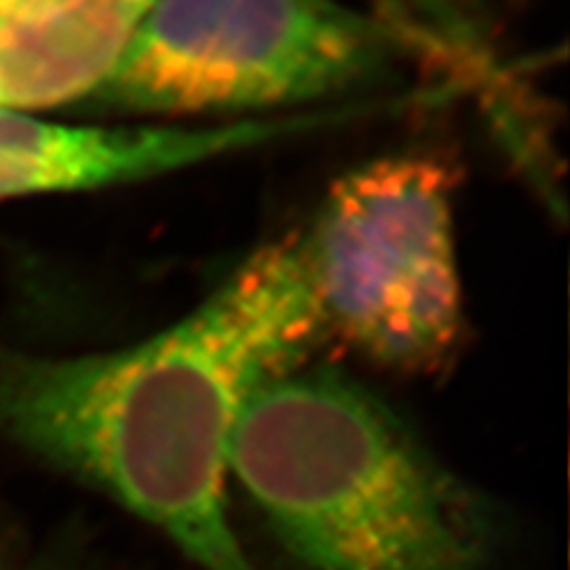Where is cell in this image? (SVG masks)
Segmentation results:
<instances>
[{
  "label": "cell",
  "instance_id": "7a4b0ae2",
  "mask_svg": "<svg viewBox=\"0 0 570 570\" xmlns=\"http://www.w3.org/2000/svg\"><path fill=\"white\" fill-rule=\"evenodd\" d=\"M230 478L299 570H485L490 511L368 390L291 368L247 402Z\"/></svg>",
  "mask_w": 570,
  "mask_h": 570
},
{
  "label": "cell",
  "instance_id": "3957f363",
  "mask_svg": "<svg viewBox=\"0 0 570 570\" xmlns=\"http://www.w3.org/2000/svg\"><path fill=\"white\" fill-rule=\"evenodd\" d=\"M397 56L395 29L341 0H155L98 100L165 117L312 110Z\"/></svg>",
  "mask_w": 570,
  "mask_h": 570
},
{
  "label": "cell",
  "instance_id": "6da1fadb",
  "mask_svg": "<svg viewBox=\"0 0 570 570\" xmlns=\"http://www.w3.org/2000/svg\"><path fill=\"white\" fill-rule=\"evenodd\" d=\"M307 341L276 281L234 272L131 347L0 352V438L107 494L200 570H257L228 519L230 444L247 402Z\"/></svg>",
  "mask_w": 570,
  "mask_h": 570
},
{
  "label": "cell",
  "instance_id": "ba28073f",
  "mask_svg": "<svg viewBox=\"0 0 570 570\" xmlns=\"http://www.w3.org/2000/svg\"><path fill=\"white\" fill-rule=\"evenodd\" d=\"M0 570H67L58 559L33 551L0 525Z\"/></svg>",
  "mask_w": 570,
  "mask_h": 570
},
{
  "label": "cell",
  "instance_id": "5b68a950",
  "mask_svg": "<svg viewBox=\"0 0 570 570\" xmlns=\"http://www.w3.org/2000/svg\"><path fill=\"white\" fill-rule=\"evenodd\" d=\"M293 136L285 117L214 127H69L0 107V198L94 190L188 169Z\"/></svg>",
  "mask_w": 570,
  "mask_h": 570
},
{
  "label": "cell",
  "instance_id": "8992f818",
  "mask_svg": "<svg viewBox=\"0 0 570 570\" xmlns=\"http://www.w3.org/2000/svg\"><path fill=\"white\" fill-rule=\"evenodd\" d=\"M155 0H0V107L98 98Z\"/></svg>",
  "mask_w": 570,
  "mask_h": 570
},
{
  "label": "cell",
  "instance_id": "52a82bcc",
  "mask_svg": "<svg viewBox=\"0 0 570 570\" xmlns=\"http://www.w3.org/2000/svg\"><path fill=\"white\" fill-rule=\"evenodd\" d=\"M387 6L404 17V27L414 36H423V46L433 48L438 56L473 62V36L452 8L450 0H387Z\"/></svg>",
  "mask_w": 570,
  "mask_h": 570
},
{
  "label": "cell",
  "instance_id": "277c9868",
  "mask_svg": "<svg viewBox=\"0 0 570 570\" xmlns=\"http://www.w3.org/2000/svg\"><path fill=\"white\" fill-rule=\"evenodd\" d=\"M452 178L423 155L343 174L299 236L324 331L366 360L428 371L461 333Z\"/></svg>",
  "mask_w": 570,
  "mask_h": 570
}]
</instances>
